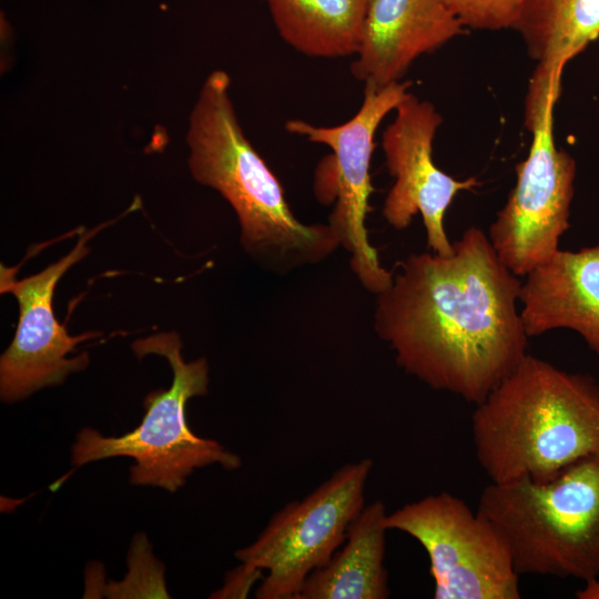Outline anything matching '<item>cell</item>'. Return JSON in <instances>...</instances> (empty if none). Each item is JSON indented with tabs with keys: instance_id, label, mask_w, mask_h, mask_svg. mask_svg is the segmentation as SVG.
I'll return each instance as SVG.
<instances>
[{
	"instance_id": "obj_3",
	"label": "cell",
	"mask_w": 599,
	"mask_h": 599,
	"mask_svg": "<svg viewBox=\"0 0 599 599\" xmlns=\"http://www.w3.org/2000/svg\"><path fill=\"white\" fill-rule=\"evenodd\" d=\"M230 88V75L214 70L200 90L186 133L192 176L230 203L243 247L263 268L285 274L323 262L339 246L335 233L295 217L281 182L244 134Z\"/></svg>"
},
{
	"instance_id": "obj_1",
	"label": "cell",
	"mask_w": 599,
	"mask_h": 599,
	"mask_svg": "<svg viewBox=\"0 0 599 599\" xmlns=\"http://www.w3.org/2000/svg\"><path fill=\"white\" fill-rule=\"evenodd\" d=\"M450 255L412 254L376 295L374 329L397 365L435 390L480 403L527 355L521 282L470 226Z\"/></svg>"
},
{
	"instance_id": "obj_11",
	"label": "cell",
	"mask_w": 599,
	"mask_h": 599,
	"mask_svg": "<svg viewBox=\"0 0 599 599\" xmlns=\"http://www.w3.org/2000/svg\"><path fill=\"white\" fill-rule=\"evenodd\" d=\"M395 111L382 135L386 166L395 179L384 201L383 216L400 231L419 213L428 248L450 255L454 245L445 231L446 211L458 192L470 191L479 182L474 176L456 180L436 166L433 142L443 119L433 103L409 93Z\"/></svg>"
},
{
	"instance_id": "obj_15",
	"label": "cell",
	"mask_w": 599,
	"mask_h": 599,
	"mask_svg": "<svg viewBox=\"0 0 599 599\" xmlns=\"http://www.w3.org/2000/svg\"><path fill=\"white\" fill-rule=\"evenodd\" d=\"M386 507L375 500L348 527L343 545L329 561L305 580L297 599H386L390 596L385 567Z\"/></svg>"
},
{
	"instance_id": "obj_13",
	"label": "cell",
	"mask_w": 599,
	"mask_h": 599,
	"mask_svg": "<svg viewBox=\"0 0 599 599\" xmlns=\"http://www.w3.org/2000/svg\"><path fill=\"white\" fill-rule=\"evenodd\" d=\"M525 277L519 303L527 336L571 329L599 356V242L576 252L559 248Z\"/></svg>"
},
{
	"instance_id": "obj_2",
	"label": "cell",
	"mask_w": 599,
	"mask_h": 599,
	"mask_svg": "<svg viewBox=\"0 0 599 599\" xmlns=\"http://www.w3.org/2000/svg\"><path fill=\"white\" fill-rule=\"evenodd\" d=\"M471 415L490 483L541 481L599 453V383L527 354Z\"/></svg>"
},
{
	"instance_id": "obj_10",
	"label": "cell",
	"mask_w": 599,
	"mask_h": 599,
	"mask_svg": "<svg viewBox=\"0 0 599 599\" xmlns=\"http://www.w3.org/2000/svg\"><path fill=\"white\" fill-rule=\"evenodd\" d=\"M101 230L84 232L65 256L43 271L17 280L1 265V293H11L19 304L14 337L0 357V396L6 403L21 400L34 392L64 382L89 364L88 353L68 357L84 341L99 336L88 332L71 336L53 313V293L64 273L81 258L89 238Z\"/></svg>"
},
{
	"instance_id": "obj_18",
	"label": "cell",
	"mask_w": 599,
	"mask_h": 599,
	"mask_svg": "<svg viewBox=\"0 0 599 599\" xmlns=\"http://www.w3.org/2000/svg\"><path fill=\"white\" fill-rule=\"evenodd\" d=\"M263 571L250 569L241 564L225 579L221 590L216 592L219 598L246 597L252 586L260 578Z\"/></svg>"
},
{
	"instance_id": "obj_16",
	"label": "cell",
	"mask_w": 599,
	"mask_h": 599,
	"mask_svg": "<svg viewBox=\"0 0 599 599\" xmlns=\"http://www.w3.org/2000/svg\"><path fill=\"white\" fill-rule=\"evenodd\" d=\"M282 39L322 59L355 55L370 0H264Z\"/></svg>"
},
{
	"instance_id": "obj_8",
	"label": "cell",
	"mask_w": 599,
	"mask_h": 599,
	"mask_svg": "<svg viewBox=\"0 0 599 599\" xmlns=\"http://www.w3.org/2000/svg\"><path fill=\"white\" fill-rule=\"evenodd\" d=\"M409 87L410 82L402 81L385 87L365 85L362 105L349 120L338 125L319 126L303 120L285 123L287 132L332 150L336 202L327 224L339 246L349 254V265L358 282L375 295L390 286L393 272L382 265L365 225L374 190L370 179L374 138L385 116L410 93Z\"/></svg>"
},
{
	"instance_id": "obj_19",
	"label": "cell",
	"mask_w": 599,
	"mask_h": 599,
	"mask_svg": "<svg viewBox=\"0 0 599 599\" xmlns=\"http://www.w3.org/2000/svg\"><path fill=\"white\" fill-rule=\"evenodd\" d=\"M578 599H599V578L585 582L576 592Z\"/></svg>"
},
{
	"instance_id": "obj_17",
	"label": "cell",
	"mask_w": 599,
	"mask_h": 599,
	"mask_svg": "<svg viewBox=\"0 0 599 599\" xmlns=\"http://www.w3.org/2000/svg\"><path fill=\"white\" fill-rule=\"evenodd\" d=\"M464 27L497 31L512 28L524 0H444Z\"/></svg>"
},
{
	"instance_id": "obj_7",
	"label": "cell",
	"mask_w": 599,
	"mask_h": 599,
	"mask_svg": "<svg viewBox=\"0 0 599 599\" xmlns=\"http://www.w3.org/2000/svg\"><path fill=\"white\" fill-rule=\"evenodd\" d=\"M388 530L416 539L429 558L436 599H519V573L500 529L443 491L386 514Z\"/></svg>"
},
{
	"instance_id": "obj_14",
	"label": "cell",
	"mask_w": 599,
	"mask_h": 599,
	"mask_svg": "<svg viewBox=\"0 0 599 599\" xmlns=\"http://www.w3.org/2000/svg\"><path fill=\"white\" fill-rule=\"evenodd\" d=\"M511 29L537 62L529 88L560 92L565 65L599 37V0H524Z\"/></svg>"
},
{
	"instance_id": "obj_6",
	"label": "cell",
	"mask_w": 599,
	"mask_h": 599,
	"mask_svg": "<svg viewBox=\"0 0 599 599\" xmlns=\"http://www.w3.org/2000/svg\"><path fill=\"white\" fill-rule=\"evenodd\" d=\"M373 460L347 463L301 500L275 512L258 537L235 551L250 569L266 571L258 599H297L306 578L326 565L365 506Z\"/></svg>"
},
{
	"instance_id": "obj_9",
	"label": "cell",
	"mask_w": 599,
	"mask_h": 599,
	"mask_svg": "<svg viewBox=\"0 0 599 599\" xmlns=\"http://www.w3.org/2000/svg\"><path fill=\"white\" fill-rule=\"evenodd\" d=\"M527 158L517 167V181L488 232L501 262L518 277L559 250L570 227L576 160L556 146L554 112L530 130Z\"/></svg>"
},
{
	"instance_id": "obj_5",
	"label": "cell",
	"mask_w": 599,
	"mask_h": 599,
	"mask_svg": "<svg viewBox=\"0 0 599 599\" xmlns=\"http://www.w3.org/2000/svg\"><path fill=\"white\" fill-rule=\"evenodd\" d=\"M138 357L150 354L167 359L172 384L144 399L145 414L138 427L121 436H104L83 427L72 445V464L79 468L111 457H131L130 483L171 493L184 486L197 468L220 465L236 470L242 460L219 441L195 435L186 423L185 407L194 396L207 394L209 364L201 357L185 362L176 333H159L132 344Z\"/></svg>"
},
{
	"instance_id": "obj_12",
	"label": "cell",
	"mask_w": 599,
	"mask_h": 599,
	"mask_svg": "<svg viewBox=\"0 0 599 599\" xmlns=\"http://www.w3.org/2000/svg\"><path fill=\"white\" fill-rule=\"evenodd\" d=\"M464 28L444 0H370L352 74L365 85L399 82L417 58Z\"/></svg>"
},
{
	"instance_id": "obj_4",
	"label": "cell",
	"mask_w": 599,
	"mask_h": 599,
	"mask_svg": "<svg viewBox=\"0 0 599 599\" xmlns=\"http://www.w3.org/2000/svg\"><path fill=\"white\" fill-rule=\"evenodd\" d=\"M478 509L506 537L519 575L599 578V453L541 481L489 483Z\"/></svg>"
}]
</instances>
